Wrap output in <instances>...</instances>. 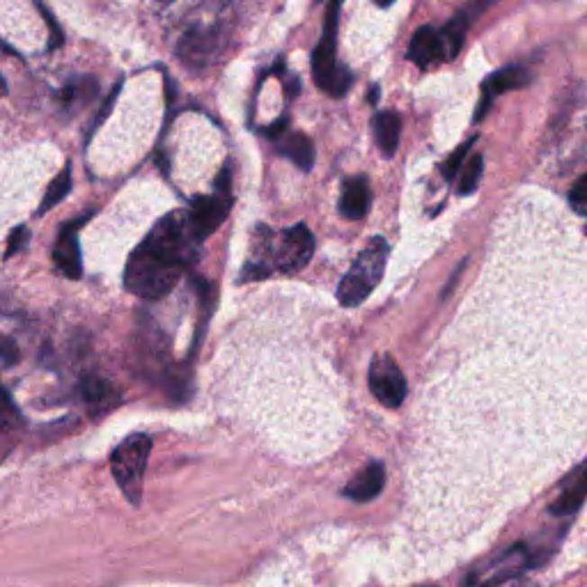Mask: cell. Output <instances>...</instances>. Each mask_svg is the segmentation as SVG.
<instances>
[{
    "label": "cell",
    "instance_id": "ba28073f",
    "mask_svg": "<svg viewBox=\"0 0 587 587\" xmlns=\"http://www.w3.org/2000/svg\"><path fill=\"white\" fill-rule=\"evenodd\" d=\"M530 71L523 69L519 65H510L505 69L493 71L492 77L486 78L484 86H482V96H480V106L475 111V122L484 120V115L492 108V102L498 95H505L510 90H519V87H526L530 83Z\"/></svg>",
    "mask_w": 587,
    "mask_h": 587
},
{
    "label": "cell",
    "instance_id": "7a4b0ae2",
    "mask_svg": "<svg viewBox=\"0 0 587 587\" xmlns=\"http://www.w3.org/2000/svg\"><path fill=\"white\" fill-rule=\"evenodd\" d=\"M255 246L253 255L243 266L241 283L246 280H262L271 274H296L305 264L312 259L314 237L305 225H294V228L274 230L255 228Z\"/></svg>",
    "mask_w": 587,
    "mask_h": 587
},
{
    "label": "cell",
    "instance_id": "44dd1931",
    "mask_svg": "<svg viewBox=\"0 0 587 587\" xmlns=\"http://www.w3.org/2000/svg\"><path fill=\"white\" fill-rule=\"evenodd\" d=\"M482 173H484V158H482V154H473L471 161L466 163V167H464V173L459 177V195L475 193L482 182Z\"/></svg>",
    "mask_w": 587,
    "mask_h": 587
},
{
    "label": "cell",
    "instance_id": "5bb4252c",
    "mask_svg": "<svg viewBox=\"0 0 587 587\" xmlns=\"http://www.w3.org/2000/svg\"><path fill=\"white\" fill-rule=\"evenodd\" d=\"M384 484H385L384 466H381L379 461H372V464H367V466H365L363 471H360L358 475L345 486V492L342 493L356 502H367L372 501V498L379 496Z\"/></svg>",
    "mask_w": 587,
    "mask_h": 587
},
{
    "label": "cell",
    "instance_id": "484cf974",
    "mask_svg": "<svg viewBox=\"0 0 587 587\" xmlns=\"http://www.w3.org/2000/svg\"><path fill=\"white\" fill-rule=\"evenodd\" d=\"M35 5L41 10V16L46 19V23H49V49H58V46H62V41H65V35H62L60 26H58V21L53 19L51 14H49V10H46L44 5H41L40 0H35Z\"/></svg>",
    "mask_w": 587,
    "mask_h": 587
},
{
    "label": "cell",
    "instance_id": "277c9868",
    "mask_svg": "<svg viewBox=\"0 0 587 587\" xmlns=\"http://www.w3.org/2000/svg\"><path fill=\"white\" fill-rule=\"evenodd\" d=\"M345 0H330L324 21V35L312 53V77L330 96H345L354 83V74L338 62V21Z\"/></svg>",
    "mask_w": 587,
    "mask_h": 587
},
{
    "label": "cell",
    "instance_id": "d4e9b609",
    "mask_svg": "<svg viewBox=\"0 0 587 587\" xmlns=\"http://www.w3.org/2000/svg\"><path fill=\"white\" fill-rule=\"evenodd\" d=\"M28 241H31V230L28 228H14L12 230L10 239H7V250H5V257H12L14 253H19V250H23L28 246Z\"/></svg>",
    "mask_w": 587,
    "mask_h": 587
},
{
    "label": "cell",
    "instance_id": "ac0fdd59",
    "mask_svg": "<svg viewBox=\"0 0 587 587\" xmlns=\"http://www.w3.org/2000/svg\"><path fill=\"white\" fill-rule=\"evenodd\" d=\"M81 395L92 409H111L117 402V390L115 385L108 384V381L99 379V376H86L81 381Z\"/></svg>",
    "mask_w": 587,
    "mask_h": 587
},
{
    "label": "cell",
    "instance_id": "e0dca14e",
    "mask_svg": "<svg viewBox=\"0 0 587 587\" xmlns=\"http://www.w3.org/2000/svg\"><path fill=\"white\" fill-rule=\"evenodd\" d=\"M218 46H221V37L213 31H193L182 40V58L191 62H207L209 58L216 56Z\"/></svg>",
    "mask_w": 587,
    "mask_h": 587
},
{
    "label": "cell",
    "instance_id": "7402d4cb",
    "mask_svg": "<svg viewBox=\"0 0 587 587\" xmlns=\"http://www.w3.org/2000/svg\"><path fill=\"white\" fill-rule=\"evenodd\" d=\"M473 145H475V136L468 138V140L464 142V145L456 147L455 152H452V157L447 158L446 163H443V167H440V170H443V177H446L447 182H452V179H455L456 175H459V167L464 166V161H466V154L471 152V147Z\"/></svg>",
    "mask_w": 587,
    "mask_h": 587
},
{
    "label": "cell",
    "instance_id": "8992f818",
    "mask_svg": "<svg viewBox=\"0 0 587 587\" xmlns=\"http://www.w3.org/2000/svg\"><path fill=\"white\" fill-rule=\"evenodd\" d=\"M232 177H230V167H225L221 177L216 179V191L207 198H195L188 207V221L200 241L213 234L218 225L228 218L230 209H232Z\"/></svg>",
    "mask_w": 587,
    "mask_h": 587
},
{
    "label": "cell",
    "instance_id": "603a6c76",
    "mask_svg": "<svg viewBox=\"0 0 587 587\" xmlns=\"http://www.w3.org/2000/svg\"><path fill=\"white\" fill-rule=\"evenodd\" d=\"M120 90H122V81L117 83L115 87H113V92H111V95H108V99H106V102H104L102 111L96 113V117H95V122H92L90 131H87V138H92V133H96V129L102 127L104 122L108 120V115H111L113 106H115V102H117V95H120Z\"/></svg>",
    "mask_w": 587,
    "mask_h": 587
},
{
    "label": "cell",
    "instance_id": "4fadbf2b",
    "mask_svg": "<svg viewBox=\"0 0 587 587\" xmlns=\"http://www.w3.org/2000/svg\"><path fill=\"white\" fill-rule=\"evenodd\" d=\"M528 567V548L526 546H514L510 548V551L502 553L501 557H496V560L486 567L484 572V578L480 582V587H493L498 585L501 581H507V578L517 576L519 572H523V569Z\"/></svg>",
    "mask_w": 587,
    "mask_h": 587
},
{
    "label": "cell",
    "instance_id": "5b68a950",
    "mask_svg": "<svg viewBox=\"0 0 587 587\" xmlns=\"http://www.w3.org/2000/svg\"><path fill=\"white\" fill-rule=\"evenodd\" d=\"M149 452H152V440H149V436L133 434L129 436L127 440H122L111 455L113 477H115L122 493H124L127 501H131L133 505L140 502L142 480H145Z\"/></svg>",
    "mask_w": 587,
    "mask_h": 587
},
{
    "label": "cell",
    "instance_id": "52a82bcc",
    "mask_svg": "<svg viewBox=\"0 0 587 587\" xmlns=\"http://www.w3.org/2000/svg\"><path fill=\"white\" fill-rule=\"evenodd\" d=\"M367 381H370L372 395L384 406L397 409L400 404H404L409 388H406L404 375H402L400 365L395 363L393 356H376L370 365V372H367Z\"/></svg>",
    "mask_w": 587,
    "mask_h": 587
},
{
    "label": "cell",
    "instance_id": "9a60e30c",
    "mask_svg": "<svg viewBox=\"0 0 587 587\" xmlns=\"http://www.w3.org/2000/svg\"><path fill=\"white\" fill-rule=\"evenodd\" d=\"M372 133L376 138L381 154L385 158L395 157L397 147H400V133H402V120L395 111H381L372 117Z\"/></svg>",
    "mask_w": 587,
    "mask_h": 587
},
{
    "label": "cell",
    "instance_id": "30bf717a",
    "mask_svg": "<svg viewBox=\"0 0 587 587\" xmlns=\"http://www.w3.org/2000/svg\"><path fill=\"white\" fill-rule=\"evenodd\" d=\"M409 60H413L420 69H429V67L450 60L443 32L431 26L418 28L409 46Z\"/></svg>",
    "mask_w": 587,
    "mask_h": 587
},
{
    "label": "cell",
    "instance_id": "d6986e66",
    "mask_svg": "<svg viewBox=\"0 0 587 587\" xmlns=\"http://www.w3.org/2000/svg\"><path fill=\"white\" fill-rule=\"evenodd\" d=\"M71 191V166L67 163L65 170H62L60 175H56V179H53L51 184H49V188H46L44 193V200H41L40 204V216H44L49 209H53L56 204H60L62 200L67 198V193Z\"/></svg>",
    "mask_w": 587,
    "mask_h": 587
},
{
    "label": "cell",
    "instance_id": "ffe728a7",
    "mask_svg": "<svg viewBox=\"0 0 587 587\" xmlns=\"http://www.w3.org/2000/svg\"><path fill=\"white\" fill-rule=\"evenodd\" d=\"M96 95V81L95 78H78L71 81L65 90H60V102L67 108H77L78 104H87L92 96Z\"/></svg>",
    "mask_w": 587,
    "mask_h": 587
},
{
    "label": "cell",
    "instance_id": "3957f363",
    "mask_svg": "<svg viewBox=\"0 0 587 587\" xmlns=\"http://www.w3.org/2000/svg\"><path fill=\"white\" fill-rule=\"evenodd\" d=\"M390 257V246L384 237H372L356 257L349 274L342 278L338 287V301L345 308H356L376 289L385 274V264Z\"/></svg>",
    "mask_w": 587,
    "mask_h": 587
},
{
    "label": "cell",
    "instance_id": "7c38bea8",
    "mask_svg": "<svg viewBox=\"0 0 587 587\" xmlns=\"http://www.w3.org/2000/svg\"><path fill=\"white\" fill-rule=\"evenodd\" d=\"M372 207L370 182L363 175L345 179L342 184V195H339V213L349 221H360L367 216Z\"/></svg>",
    "mask_w": 587,
    "mask_h": 587
},
{
    "label": "cell",
    "instance_id": "8fae6325",
    "mask_svg": "<svg viewBox=\"0 0 587 587\" xmlns=\"http://www.w3.org/2000/svg\"><path fill=\"white\" fill-rule=\"evenodd\" d=\"M587 498V459L582 461L576 471L569 473V477L560 484L555 501L551 502V511L557 517L573 514Z\"/></svg>",
    "mask_w": 587,
    "mask_h": 587
},
{
    "label": "cell",
    "instance_id": "cb8c5ba5",
    "mask_svg": "<svg viewBox=\"0 0 587 587\" xmlns=\"http://www.w3.org/2000/svg\"><path fill=\"white\" fill-rule=\"evenodd\" d=\"M569 204H572L578 213H585L587 216V175L578 179L572 186V191H569Z\"/></svg>",
    "mask_w": 587,
    "mask_h": 587
},
{
    "label": "cell",
    "instance_id": "9c48e42d",
    "mask_svg": "<svg viewBox=\"0 0 587 587\" xmlns=\"http://www.w3.org/2000/svg\"><path fill=\"white\" fill-rule=\"evenodd\" d=\"M87 216H83L81 221H74V223H67L65 228L58 234V241L53 246V259H56L58 268L69 280H78L83 274V259H81V243H78V228L86 223Z\"/></svg>",
    "mask_w": 587,
    "mask_h": 587
},
{
    "label": "cell",
    "instance_id": "f1b7e54d",
    "mask_svg": "<svg viewBox=\"0 0 587 587\" xmlns=\"http://www.w3.org/2000/svg\"><path fill=\"white\" fill-rule=\"evenodd\" d=\"M376 99H379V87H372L370 96H367V102H370V104H376Z\"/></svg>",
    "mask_w": 587,
    "mask_h": 587
},
{
    "label": "cell",
    "instance_id": "4316f807",
    "mask_svg": "<svg viewBox=\"0 0 587 587\" xmlns=\"http://www.w3.org/2000/svg\"><path fill=\"white\" fill-rule=\"evenodd\" d=\"M287 127H289V120H287V115H284V117H280L278 122H274L271 127L262 129V133L266 138H274V140H280V138L284 136V131H287Z\"/></svg>",
    "mask_w": 587,
    "mask_h": 587
},
{
    "label": "cell",
    "instance_id": "6da1fadb",
    "mask_svg": "<svg viewBox=\"0 0 587 587\" xmlns=\"http://www.w3.org/2000/svg\"><path fill=\"white\" fill-rule=\"evenodd\" d=\"M200 243L186 212L161 218L129 257L124 287L140 299H163L179 283L184 268L198 259Z\"/></svg>",
    "mask_w": 587,
    "mask_h": 587
},
{
    "label": "cell",
    "instance_id": "f546056e",
    "mask_svg": "<svg viewBox=\"0 0 587 587\" xmlns=\"http://www.w3.org/2000/svg\"><path fill=\"white\" fill-rule=\"evenodd\" d=\"M372 3H375V5H379V7H390L393 3H395V0H372Z\"/></svg>",
    "mask_w": 587,
    "mask_h": 587
},
{
    "label": "cell",
    "instance_id": "2e32d148",
    "mask_svg": "<svg viewBox=\"0 0 587 587\" xmlns=\"http://www.w3.org/2000/svg\"><path fill=\"white\" fill-rule=\"evenodd\" d=\"M278 152L303 173H310L314 167V145L305 133H284L278 140Z\"/></svg>",
    "mask_w": 587,
    "mask_h": 587
},
{
    "label": "cell",
    "instance_id": "83f0119b",
    "mask_svg": "<svg viewBox=\"0 0 587 587\" xmlns=\"http://www.w3.org/2000/svg\"><path fill=\"white\" fill-rule=\"evenodd\" d=\"M16 358H19V351H16L14 342H12L10 338H5L3 339V365L12 367V365L16 363Z\"/></svg>",
    "mask_w": 587,
    "mask_h": 587
}]
</instances>
